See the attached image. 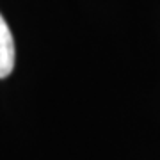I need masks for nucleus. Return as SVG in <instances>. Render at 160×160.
I'll return each mask as SVG.
<instances>
[{"label": "nucleus", "mask_w": 160, "mask_h": 160, "mask_svg": "<svg viewBox=\"0 0 160 160\" xmlns=\"http://www.w3.org/2000/svg\"><path fill=\"white\" fill-rule=\"evenodd\" d=\"M14 39L4 16L0 14V78L9 77L14 68Z\"/></svg>", "instance_id": "nucleus-1"}]
</instances>
